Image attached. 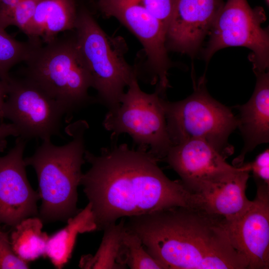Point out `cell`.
Wrapping results in <instances>:
<instances>
[{"mask_svg":"<svg viewBox=\"0 0 269 269\" xmlns=\"http://www.w3.org/2000/svg\"><path fill=\"white\" fill-rule=\"evenodd\" d=\"M84 158L91 167L82 174L80 185L91 205L97 230L122 217L173 207L197 208L194 194L181 180L168 178L147 148L114 144L102 148L99 155L86 150Z\"/></svg>","mask_w":269,"mask_h":269,"instance_id":"cell-1","label":"cell"},{"mask_svg":"<svg viewBox=\"0 0 269 269\" xmlns=\"http://www.w3.org/2000/svg\"><path fill=\"white\" fill-rule=\"evenodd\" d=\"M9 232L2 230L0 223V269H29L28 263L21 260L13 252Z\"/></svg>","mask_w":269,"mask_h":269,"instance_id":"cell-23","label":"cell"},{"mask_svg":"<svg viewBox=\"0 0 269 269\" xmlns=\"http://www.w3.org/2000/svg\"><path fill=\"white\" fill-rule=\"evenodd\" d=\"M256 182L269 185V149L266 148L259 154L255 160L249 163Z\"/></svg>","mask_w":269,"mask_h":269,"instance_id":"cell-26","label":"cell"},{"mask_svg":"<svg viewBox=\"0 0 269 269\" xmlns=\"http://www.w3.org/2000/svg\"><path fill=\"white\" fill-rule=\"evenodd\" d=\"M160 21L166 32L172 15L175 0H138Z\"/></svg>","mask_w":269,"mask_h":269,"instance_id":"cell-24","label":"cell"},{"mask_svg":"<svg viewBox=\"0 0 269 269\" xmlns=\"http://www.w3.org/2000/svg\"><path fill=\"white\" fill-rule=\"evenodd\" d=\"M88 128L84 120L70 124L65 128L72 138L67 143L58 146L44 140L32 155L24 158L26 166L33 167L37 174L41 200L38 217L43 222H67L80 210L77 188L85 162L84 135Z\"/></svg>","mask_w":269,"mask_h":269,"instance_id":"cell-3","label":"cell"},{"mask_svg":"<svg viewBox=\"0 0 269 269\" xmlns=\"http://www.w3.org/2000/svg\"><path fill=\"white\" fill-rule=\"evenodd\" d=\"M9 136H19V133L12 123L0 124V151L6 147V138Z\"/></svg>","mask_w":269,"mask_h":269,"instance_id":"cell-28","label":"cell"},{"mask_svg":"<svg viewBox=\"0 0 269 269\" xmlns=\"http://www.w3.org/2000/svg\"><path fill=\"white\" fill-rule=\"evenodd\" d=\"M25 62V78L56 100L67 119L95 102L88 94L91 79L74 37H56L44 46L37 45Z\"/></svg>","mask_w":269,"mask_h":269,"instance_id":"cell-5","label":"cell"},{"mask_svg":"<svg viewBox=\"0 0 269 269\" xmlns=\"http://www.w3.org/2000/svg\"><path fill=\"white\" fill-rule=\"evenodd\" d=\"M98 6L107 17H114L138 38L147 57L151 82H158L156 91L164 95L170 85L171 63L165 44L164 27L138 0H98Z\"/></svg>","mask_w":269,"mask_h":269,"instance_id":"cell-10","label":"cell"},{"mask_svg":"<svg viewBox=\"0 0 269 269\" xmlns=\"http://www.w3.org/2000/svg\"><path fill=\"white\" fill-rule=\"evenodd\" d=\"M224 3L223 0H175L166 32L167 50L193 58Z\"/></svg>","mask_w":269,"mask_h":269,"instance_id":"cell-13","label":"cell"},{"mask_svg":"<svg viewBox=\"0 0 269 269\" xmlns=\"http://www.w3.org/2000/svg\"><path fill=\"white\" fill-rule=\"evenodd\" d=\"M3 117L14 125L19 136L50 139L60 135L65 112L61 106L37 85L26 78L10 76Z\"/></svg>","mask_w":269,"mask_h":269,"instance_id":"cell-9","label":"cell"},{"mask_svg":"<svg viewBox=\"0 0 269 269\" xmlns=\"http://www.w3.org/2000/svg\"><path fill=\"white\" fill-rule=\"evenodd\" d=\"M43 223L38 216L25 218L12 228L9 235L13 252L27 263L45 256L49 236L42 230Z\"/></svg>","mask_w":269,"mask_h":269,"instance_id":"cell-19","label":"cell"},{"mask_svg":"<svg viewBox=\"0 0 269 269\" xmlns=\"http://www.w3.org/2000/svg\"><path fill=\"white\" fill-rule=\"evenodd\" d=\"M26 141L18 136L8 152L0 156V223L12 228L39 214L40 197L28 182L23 158Z\"/></svg>","mask_w":269,"mask_h":269,"instance_id":"cell-11","label":"cell"},{"mask_svg":"<svg viewBox=\"0 0 269 269\" xmlns=\"http://www.w3.org/2000/svg\"><path fill=\"white\" fill-rule=\"evenodd\" d=\"M8 92L7 83L0 79V122L3 123V107L5 98L7 97Z\"/></svg>","mask_w":269,"mask_h":269,"instance_id":"cell-29","label":"cell"},{"mask_svg":"<svg viewBox=\"0 0 269 269\" xmlns=\"http://www.w3.org/2000/svg\"><path fill=\"white\" fill-rule=\"evenodd\" d=\"M250 172L249 163L243 164L235 170L203 184L193 193L197 208L223 218L227 223L236 221L252 203L246 195Z\"/></svg>","mask_w":269,"mask_h":269,"instance_id":"cell-15","label":"cell"},{"mask_svg":"<svg viewBox=\"0 0 269 269\" xmlns=\"http://www.w3.org/2000/svg\"><path fill=\"white\" fill-rule=\"evenodd\" d=\"M256 83L254 92L245 104L235 107L239 112L238 127L244 140L240 154L232 162L240 167L246 154L258 145L269 142V73L254 72Z\"/></svg>","mask_w":269,"mask_h":269,"instance_id":"cell-16","label":"cell"},{"mask_svg":"<svg viewBox=\"0 0 269 269\" xmlns=\"http://www.w3.org/2000/svg\"><path fill=\"white\" fill-rule=\"evenodd\" d=\"M193 93L176 102L162 100L167 130L172 145L188 139L206 141L226 158L234 147L228 142L238 127V119L231 109L209 94L205 76L194 83Z\"/></svg>","mask_w":269,"mask_h":269,"instance_id":"cell-6","label":"cell"},{"mask_svg":"<svg viewBox=\"0 0 269 269\" xmlns=\"http://www.w3.org/2000/svg\"><path fill=\"white\" fill-rule=\"evenodd\" d=\"M77 15L75 0H41L23 32L30 40L47 43L60 32L74 30Z\"/></svg>","mask_w":269,"mask_h":269,"instance_id":"cell-17","label":"cell"},{"mask_svg":"<svg viewBox=\"0 0 269 269\" xmlns=\"http://www.w3.org/2000/svg\"><path fill=\"white\" fill-rule=\"evenodd\" d=\"M74 37L76 46L97 92L96 101L109 111L118 108L125 89L137 71L127 63L124 39L111 37L101 28L86 8L79 12Z\"/></svg>","mask_w":269,"mask_h":269,"instance_id":"cell-4","label":"cell"},{"mask_svg":"<svg viewBox=\"0 0 269 269\" xmlns=\"http://www.w3.org/2000/svg\"><path fill=\"white\" fill-rule=\"evenodd\" d=\"M192 193L204 183L235 170L226 158L205 141L188 139L172 145L164 158Z\"/></svg>","mask_w":269,"mask_h":269,"instance_id":"cell-14","label":"cell"},{"mask_svg":"<svg viewBox=\"0 0 269 269\" xmlns=\"http://www.w3.org/2000/svg\"><path fill=\"white\" fill-rule=\"evenodd\" d=\"M20 0H0V28L11 25L13 13Z\"/></svg>","mask_w":269,"mask_h":269,"instance_id":"cell-27","label":"cell"},{"mask_svg":"<svg viewBox=\"0 0 269 269\" xmlns=\"http://www.w3.org/2000/svg\"><path fill=\"white\" fill-rule=\"evenodd\" d=\"M118 262L122 269H165L146 251L139 238L125 227L123 231Z\"/></svg>","mask_w":269,"mask_h":269,"instance_id":"cell-21","label":"cell"},{"mask_svg":"<svg viewBox=\"0 0 269 269\" xmlns=\"http://www.w3.org/2000/svg\"><path fill=\"white\" fill-rule=\"evenodd\" d=\"M5 30L0 28V79L7 83L10 69L19 62H25L39 43L30 40L17 41Z\"/></svg>","mask_w":269,"mask_h":269,"instance_id":"cell-22","label":"cell"},{"mask_svg":"<svg viewBox=\"0 0 269 269\" xmlns=\"http://www.w3.org/2000/svg\"><path fill=\"white\" fill-rule=\"evenodd\" d=\"M125 227L165 269H248L226 221L199 208L177 206L131 217Z\"/></svg>","mask_w":269,"mask_h":269,"instance_id":"cell-2","label":"cell"},{"mask_svg":"<svg viewBox=\"0 0 269 269\" xmlns=\"http://www.w3.org/2000/svg\"><path fill=\"white\" fill-rule=\"evenodd\" d=\"M125 220L113 224L104 230L100 246L94 255L82 256L79 264L82 269H122L118 262Z\"/></svg>","mask_w":269,"mask_h":269,"instance_id":"cell-20","label":"cell"},{"mask_svg":"<svg viewBox=\"0 0 269 269\" xmlns=\"http://www.w3.org/2000/svg\"><path fill=\"white\" fill-rule=\"evenodd\" d=\"M123 95L120 106L109 111L103 122L112 139L126 133L140 147L158 160L164 158L172 144L167 130L162 100L155 91L146 93L140 88L134 76Z\"/></svg>","mask_w":269,"mask_h":269,"instance_id":"cell-7","label":"cell"},{"mask_svg":"<svg viewBox=\"0 0 269 269\" xmlns=\"http://www.w3.org/2000/svg\"><path fill=\"white\" fill-rule=\"evenodd\" d=\"M41 0H20L15 8L11 25L24 32Z\"/></svg>","mask_w":269,"mask_h":269,"instance_id":"cell-25","label":"cell"},{"mask_svg":"<svg viewBox=\"0 0 269 269\" xmlns=\"http://www.w3.org/2000/svg\"><path fill=\"white\" fill-rule=\"evenodd\" d=\"M255 198L236 221L227 223L232 244L248 262V269L269 268V185L256 182Z\"/></svg>","mask_w":269,"mask_h":269,"instance_id":"cell-12","label":"cell"},{"mask_svg":"<svg viewBox=\"0 0 269 269\" xmlns=\"http://www.w3.org/2000/svg\"><path fill=\"white\" fill-rule=\"evenodd\" d=\"M266 2V3L269 5V0H265Z\"/></svg>","mask_w":269,"mask_h":269,"instance_id":"cell-30","label":"cell"},{"mask_svg":"<svg viewBox=\"0 0 269 269\" xmlns=\"http://www.w3.org/2000/svg\"><path fill=\"white\" fill-rule=\"evenodd\" d=\"M266 15L261 6L252 8L247 0H227L218 13L209 32L210 39L203 50L208 62L218 50L241 46L252 50L249 59L253 71H265L269 66V34L262 24Z\"/></svg>","mask_w":269,"mask_h":269,"instance_id":"cell-8","label":"cell"},{"mask_svg":"<svg viewBox=\"0 0 269 269\" xmlns=\"http://www.w3.org/2000/svg\"><path fill=\"white\" fill-rule=\"evenodd\" d=\"M67 223L64 228L49 236L46 245L44 257H48L58 269L71 259L78 235L97 230L89 203Z\"/></svg>","mask_w":269,"mask_h":269,"instance_id":"cell-18","label":"cell"}]
</instances>
